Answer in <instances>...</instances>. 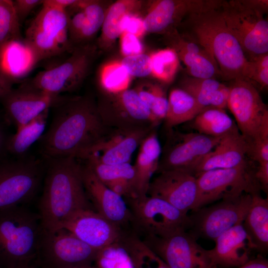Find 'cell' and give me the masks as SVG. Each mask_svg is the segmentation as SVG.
Here are the masks:
<instances>
[{
    "mask_svg": "<svg viewBox=\"0 0 268 268\" xmlns=\"http://www.w3.org/2000/svg\"><path fill=\"white\" fill-rule=\"evenodd\" d=\"M54 108L50 126L40 139L45 158L80 159L108 128L90 96L64 97Z\"/></svg>",
    "mask_w": 268,
    "mask_h": 268,
    "instance_id": "6da1fadb",
    "label": "cell"
},
{
    "mask_svg": "<svg viewBox=\"0 0 268 268\" xmlns=\"http://www.w3.org/2000/svg\"><path fill=\"white\" fill-rule=\"evenodd\" d=\"M221 4L218 7L189 15L177 29L213 57L223 80L249 79L252 62L246 59L239 42L227 27Z\"/></svg>",
    "mask_w": 268,
    "mask_h": 268,
    "instance_id": "7a4b0ae2",
    "label": "cell"
},
{
    "mask_svg": "<svg viewBox=\"0 0 268 268\" xmlns=\"http://www.w3.org/2000/svg\"><path fill=\"white\" fill-rule=\"evenodd\" d=\"M45 159V176L38 214L42 228L54 230L77 211L94 208L84 187L82 165L76 159Z\"/></svg>",
    "mask_w": 268,
    "mask_h": 268,
    "instance_id": "3957f363",
    "label": "cell"
},
{
    "mask_svg": "<svg viewBox=\"0 0 268 268\" xmlns=\"http://www.w3.org/2000/svg\"><path fill=\"white\" fill-rule=\"evenodd\" d=\"M41 230L38 213L23 205L0 211V268L34 265Z\"/></svg>",
    "mask_w": 268,
    "mask_h": 268,
    "instance_id": "277c9868",
    "label": "cell"
},
{
    "mask_svg": "<svg viewBox=\"0 0 268 268\" xmlns=\"http://www.w3.org/2000/svg\"><path fill=\"white\" fill-rule=\"evenodd\" d=\"M221 9L248 61L268 53V0H222Z\"/></svg>",
    "mask_w": 268,
    "mask_h": 268,
    "instance_id": "5b68a950",
    "label": "cell"
},
{
    "mask_svg": "<svg viewBox=\"0 0 268 268\" xmlns=\"http://www.w3.org/2000/svg\"><path fill=\"white\" fill-rule=\"evenodd\" d=\"M124 200L132 215V231L138 237L165 236L191 226L188 213L162 199L146 195Z\"/></svg>",
    "mask_w": 268,
    "mask_h": 268,
    "instance_id": "8992f818",
    "label": "cell"
},
{
    "mask_svg": "<svg viewBox=\"0 0 268 268\" xmlns=\"http://www.w3.org/2000/svg\"><path fill=\"white\" fill-rule=\"evenodd\" d=\"M255 162L250 160L237 167L208 170L196 175L199 196L192 211L217 201L260 192L261 189L255 177L257 167Z\"/></svg>",
    "mask_w": 268,
    "mask_h": 268,
    "instance_id": "52a82bcc",
    "label": "cell"
},
{
    "mask_svg": "<svg viewBox=\"0 0 268 268\" xmlns=\"http://www.w3.org/2000/svg\"><path fill=\"white\" fill-rule=\"evenodd\" d=\"M227 101L251 153L260 141L268 139V110L254 83L247 78L231 81Z\"/></svg>",
    "mask_w": 268,
    "mask_h": 268,
    "instance_id": "ba28073f",
    "label": "cell"
},
{
    "mask_svg": "<svg viewBox=\"0 0 268 268\" xmlns=\"http://www.w3.org/2000/svg\"><path fill=\"white\" fill-rule=\"evenodd\" d=\"M97 54V45L91 43L75 46L65 61L39 71L27 82L54 96L73 91L89 74Z\"/></svg>",
    "mask_w": 268,
    "mask_h": 268,
    "instance_id": "9c48e42d",
    "label": "cell"
},
{
    "mask_svg": "<svg viewBox=\"0 0 268 268\" xmlns=\"http://www.w3.org/2000/svg\"><path fill=\"white\" fill-rule=\"evenodd\" d=\"M98 251L64 228H42L36 263L41 268L88 267L92 266Z\"/></svg>",
    "mask_w": 268,
    "mask_h": 268,
    "instance_id": "30bf717a",
    "label": "cell"
},
{
    "mask_svg": "<svg viewBox=\"0 0 268 268\" xmlns=\"http://www.w3.org/2000/svg\"><path fill=\"white\" fill-rule=\"evenodd\" d=\"M45 170L40 159L26 156L0 164V211L23 205L36 195Z\"/></svg>",
    "mask_w": 268,
    "mask_h": 268,
    "instance_id": "8fae6325",
    "label": "cell"
},
{
    "mask_svg": "<svg viewBox=\"0 0 268 268\" xmlns=\"http://www.w3.org/2000/svg\"><path fill=\"white\" fill-rule=\"evenodd\" d=\"M141 241L170 268H216L209 258L208 250L197 242L187 230L165 236L139 237Z\"/></svg>",
    "mask_w": 268,
    "mask_h": 268,
    "instance_id": "7c38bea8",
    "label": "cell"
},
{
    "mask_svg": "<svg viewBox=\"0 0 268 268\" xmlns=\"http://www.w3.org/2000/svg\"><path fill=\"white\" fill-rule=\"evenodd\" d=\"M251 201V194H244L204 206L189 215L192 225L189 232L199 237L215 241L232 227L243 224Z\"/></svg>",
    "mask_w": 268,
    "mask_h": 268,
    "instance_id": "4fadbf2b",
    "label": "cell"
},
{
    "mask_svg": "<svg viewBox=\"0 0 268 268\" xmlns=\"http://www.w3.org/2000/svg\"><path fill=\"white\" fill-rule=\"evenodd\" d=\"M96 103L101 120L107 127L130 129L157 127L149 109L134 88L116 93L101 92Z\"/></svg>",
    "mask_w": 268,
    "mask_h": 268,
    "instance_id": "5bb4252c",
    "label": "cell"
},
{
    "mask_svg": "<svg viewBox=\"0 0 268 268\" xmlns=\"http://www.w3.org/2000/svg\"><path fill=\"white\" fill-rule=\"evenodd\" d=\"M168 132L156 173L169 170L193 172L201 159L219 142L222 137H213L199 133Z\"/></svg>",
    "mask_w": 268,
    "mask_h": 268,
    "instance_id": "9a60e30c",
    "label": "cell"
},
{
    "mask_svg": "<svg viewBox=\"0 0 268 268\" xmlns=\"http://www.w3.org/2000/svg\"><path fill=\"white\" fill-rule=\"evenodd\" d=\"M155 129H123L108 127L80 159H92L109 165L130 163L133 153L146 135Z\"/></svg>",
    "mask_w": 268,
    "mask_h": 268,
    "instance_id": "2e32d148",
    "label": "cell"
},
{
    "mask_svg": "<svg viewBox=\"0 0 268 268\" xmlns=\"http://www.w3.org/2000/svg\"><path fill=\"white\" fill-rule=\"evenodd\" d=\"M222 0H155L143 17L146 33L163 34L177 29L189 15L217 7Z\"/></svg>",
    "mask_w": 268,
    "mask_h": 268,
    "instance_id": "e0dca14e",
    "label": "cell"
},
{
    "mask_svg": "<svg viewBox=\"0 0 268 268\" xmlns=\"http://www.w3.org/2000/svg\"><path fill=\"white\" fill-rule=\"evenodd\" d=\"M157 173L149 183L147 195L162 199L184 213L192 210L199 196L196 177L181 170Z\"/></svg>",
    "mask_w": 268,
    "mask_h": 268,
    "instance_id": "ac0fdd59",
    "label": "cell"
},
{
    "mask_svg": "<svg viewBox=\"0 0 268 268\" xmlns=\"http://www.w3.org/2000/svg\"><path fill=\"white\" fill-rule=\"evenodd\" d=\"M64 228L97 250L121 241L126 232L92 209L73 213L58 228Z\"/></svg>",
    "mask_w": 268,
    "mask_h": 268,
    "instance_id": "d6986e66",
    "label": "cell"
},
{
    "mask_svg": "<svg viewBox=\"0 0 268 268\" xmlns=\"http://www.w3.org/2000/svg\"><path fill=\"white\" fill-rule=\"evenodd\" d=\"M64 98L45 93L26 82L12 89L1 99L6 117L17 129L54 107Z\"/></svg>",
    "mask_w": 268,
    "mask_h": 268,
    "instance_id": "ffe728a7",
    "label": "cell"
},
{
    "mask_svg": "<svg viewBox=\"0 0 268 268\" xmlns=\"http://www.w3.org/2000/svg\"><path fill=\"white\" fill-rule=\"evenodd\" d=\"M84 187L94 209L125 231L132 230V215L124 199L100 181L85 164L82 165Z\"/></svg>",
    "mask_w": 268,
    "mask_h": 268,
    "instance_id": "44dd1931",
    "label": "cell"
},
{
    "mask_svg": "<svg viewBox=\"0 0 268 268\" xmlns=\"http://www.w3.org/2000/svg\"><path fill=\"white\" fill-rule=\"evenodd\" d=\"M215 246L208 250L213 265L219 268H236L250 260L255 246L243 224L229 229L215 240Z\"/></svg>",
    "mask_w": 268,
    "mask_h": 268,
    "instance_id": "7402d4cb",
    "label": "cell"
},
{
    "mask_svg": "<svg viewBox=\"0 0 268 268\" xmlns=\"http://www.w3.org/2000/svg\"><path fill=\"white\" fill-rule=\"evenodd\" d=\"M250 160H253L250 146L237 129L221 137L197 165L193 175L196 176L208 170L237 167Z\"/></svg>",
    "mask_w": 268,
    "mask_h": 268,
    "instance_id": "603a6c76",
    "label": "cell"
},
{
    "mask_svg": "<svg viewBox=\"0 0 268 268\" xmlns=\"http://www.w3.org/2000/svg\"><path fill=\"white\" fill-rule=\"evenodd\" d=\"M41 60L24 40H12L0 46V72L14 82L26 76Z\"/></svg>",
    "mask_w": 268,
    "mask_h": 268,
    "instance_id": "cb8c5ba5",
    "label": "cell"
},
{
    "mask_svg": "<svg viewBox=\"0 0 268 268\" xmlns=\"http://www.w3.org/2000/svg\"><path fill=\"white\" fill-rule=\"evenodd\" d=\"M161 150L155 129H154L140 143L135 164L133 165L135 172L134 197L147 195L149 183L158 169Z\"/></svg>",
    "mask_w": 268,
    "mask_h": 268,
    "instance_id": "d4e9b609",
    "label": "cell"
},
{
    "mask_svg": "<svg viewBox=\"0 0 268 268\" xmlns=\"http://www.w3.org/2000/svg\"><path fill=\"white\" fill-rule=\"evenodd\" d=\"M85 161L97 178L114 192L124 199L134 196L135 172L131 163L109 165L92 159Z\"/></svg>",
    "mask_w": 268,
    "mask_h": 268,
    "instance_id": "484cf974",
    "label": "cell"
},
{
    "mask_svg": "<svg viewBox=\"0 0 268 268\" xmlns=\"http://www.w3.org/2000/svg\"><path fill=\"white\" fill-rule=\"evenodd\" d=\"M40 10L29 24L55 40L64 52L70 51L68 34V15L67 10L48 3L43 0Z\"/></svg>",
    "mask_w": 268,
    "mask_h": 268,
    "instance_id": "4316f807",
    "label": "cell"
},
{
    "mask_svg": "<svg viewBox=\"0 0 268 268\" xmlns=\"http://www.w3.org/2000/svg\"><path fill=\"white\" fill-rule=\"evenodd\" d=\"M143 2L138 0H118L107 8L97 46L107 51L114 45L121 34V23L124 16L130 13H139Z\"/></svg>",
    "mask_w": 268,
    "mask_h": 268,
    "instance_id": "83f0119b",
    "label": "cell"
},
{
    "mask_svg": "<svg viewBox=\"0 0 268 268\" xmlns=\"http://www.w3.org/2000/svg\"><path fill=\"white\" fill-rule=\"evenodd\" d=\"M243 226L256 249L266 252L268 249V199L260 192L251 194V201Z\"/></svg>",
    "mask_w": 268,
    "mask_h": 268,
    "instance_id": "f1b7e54d",
    "label": "cell"
},
{
    "mask_svg": "<svg viewBox=\"0 0 268 268\" xmlns=\"http://www.w3.org/2000/svg\"><path fill=\"white\" fill-rule=\"evenodd\" d=\"M201 111L193 96L180 87L174 88L168 97V108L163 121L165 128L168 131L177 125L192 121Z\"/></svg>",
    "mask_w": 268,
    "mask_h": 268,
    "instance_id": "f546056e",
    "label": "cell"
},
{
    "mask_svg": "<svg viewBox=\"0 0 268 268\" xmlns=\"http://www.w3.org/2000/svg\"><path fill=\"white\" fill-rule=\"evenodd\" d=\"M192 121L197 133L213 137H222L238 129L225 109L217 108H206Z\"/></svg>",
    "mask_w": 268,
    "mask_h": 268,
    "instance_id": "4dcf8cb0",
    "label": "cell"
},
{
    "mask_svg": "<svg viewBox=\"0 0 268 268\" xmlns=\"http://www.w3.org/2000/svg\"><path fill=\"white\" fill-rule=\"evenodd\" d=\"M48 111H45L29 123L17 128L15 134L8 138L6 150L19 158L26 156L31 146L43 134Z\"/></svg>",
    "mask_w": 268,
    "mask_h": 268,
    "instance_id": "1f68e13d",
    "label": "cell"
},
{
    "mask_svg": "<svg viewBox=\"0 0 268 268\" xmlns=\"http://www.w3.org/2000/svg\"><path fill=\"white\" fill-rule=\"evenodd\" d=\"M134 89L149 109L154 124L158 126L164 121L168 108V97L163 87L156 83L143 82Z\"/></svg>",
    "mask_w": 268,
    "mask_h": 268,
    "instance_id": "d6a6232c",
    "label": "cell"
},
{
    "mask_svg": "<svg viewBox=\"0 0 268 268\" xmlns=\"http://www.w3.org/2000/svg\"><path fill=\"white\" fill-rule=\"evenodd\" d=\"M122 243L131 259L134 268H170L135 233L127 234Z\"/></svg>",
    "mask_w": 268,
    "mask_h": 268,
    "instance_id": "836d02e7",
    "label": "cell"
},
{
    "mask_svg": "<svg viewBox=\"0 0 268 268\" xmlns=\"http://www.w3.org/2000/svg\"><path fill=\"white\" fill-rule=\"evenodd\" d=\"M103 3L100 0H78L77 5L83 11L86 21L77 46L91 43L98 30L101 29L108 7L105 8Z\"/></svg>",
    "mask_w": 268,
    "mask_h": 268,
    "instance_id": "e575fe53",
    "label": "cell"
},
{
    "mask_svg": "<svg viewBox=\"0 0 268 268\" xmlns=\"http://www.w3.org/2000/svg\"><path fill=\"white\" fill-rule=\"evenodd\" d=\"M150 56L151 75L163 83H171L180 67V61L176 52L168 47L154 52Z\"/></svg>",
    "mask_w": 268,
    "mask_h": 268,
    "instance_id": "d590c367",
    "label": "cell"
},
{
    "mask_svg": "<svg viewBox=\"0 0 268 268\" xmlns=\"http://www.w3.org/2000/svg\"><path fill=\"white\" fill-rule=\"evenodd\" d=\"M131 76L120 61H113L104 65L99 74L102 92L116 93L129 88Z\"/></svg>",
    "mask_w": 268,
    "mask_h": 268,
    "instance_id": "8d00e7d4",
    "label": "cell"
},
{
    "mask_svg": "<svg viewBox=\"0 0 268 268\" xmlns=\"http://www.w3.org/2000/svg\"><path fill=\"white\" fill-rule=\"evenodd\" d=\"M94 263L96 268H134L121 241L99 250Z\"/></svg>",
    "mask_w": 268,
    "mask_h": 268,
    "instance_id": "74e56055",
    "label": "cell"
},
{
    "mask_svg": "<svg viewBox=\"0 0 268 268\" xmlns=\"http://www.w3.org/2000/svg\"><path fill=\"white\" fill-rule=\"evenodd\" d=\"M20 25L13 0H0V46L10 41L22 39Z\"/></svg>",
    "mask_w": 268,
    "mask_h": 268,
    "instance_id": "f35d334b",
    "label": "cell"
},
{
    "mask_svg": "<svg viewBox=\"0 0 268 268\" xmlns=\"http://www.w3.org/2000/svg\"><path fill=\"white\" fill-rule=\"evenodd\" d=\"M120 62L131 77H145L151 75L150 55L142 53L124 57Z\"/></svg>",
    "mask_w": 268,
    "mask_h": 268,
    "instance_id": "ab89813d",
    "label": "cell"
},
{
    "mask_svg": "<svg viewBox=\"0 0 268 268\" xmlns=\"http://www.w3.org/2000/svg\"><path fill=\"white\" fill-rule=\"evenodd\" d=\"M251 62L252 69L250 80L259 84L262 88H267L268 85V56H261Z\"/></svg>",
    "mask_w": 268,
    "mask_h": 268,
    "instance_id": "60d3db41",
    "label": "cell"
},
{
    "mask_svg": "<svg viewBox=\"0 0 268 268\" xmlns=\"http://www.w3.org/2000/svg\"><path fill=\"white\" fill-rule=\"evenodd\" d=\"M139 13H130L125 15L121 23L120 29L122 32H128L140 38L146 33L143 17Z\"/></svg>",
    "mask_w": 268,
    "mask_h": 268,
    "instance_id": "b9f144b4",
    "label": "cell"
},
{
    "mask_svg": "<svg viewBox=\"0 0 268 268\" xmlns=\"http://www.w3.org/2000/svg\"><path fill=\"white\" fill-rule=\"evenodd\" d=\"M120 51L123 57L143 53V47L140 38L128 32H122L120 36Z\"/></svg>",
    "mask_w": 268,
    "mask_h": 268,
    "instance_id": "7bdbcfd3",
    "label": "cell"
},
{
    "mask_svg": "<svg viewBox=\"0 0 268 268\" xmlns=\"http://www.w3.org/2000/svg\"><path fill=\"white\" fill-rule=\"evenodd\" d=\"M43 0H13V6L21 24L37 6L42 4Z\"/></svg>",
    "mask_w": 268,
    "mask_h": 268,
    "instance_id": "ee69618b",
    "label": "cell"
},
{
    "mask_svg": "<svg viewBox=\"0 0 268 268\" xmlns=\"http://www.w3.org/2000/svg\"><path fill=\"white\" fill-rule=\"evenodd\" d=\"M255 177L261 190L267 192L268 189V162L258 163L255 172Z\"/></svg>",
    "mask_w": 268,
    "mask_h": 268,
    "instance_id": "f6af8a7d",
    "label": "cell"
},
{
    "mask_svg": "<svg viewBox=\"0 0 268 268\" xmlns=\"http://www.w3.org/2000/svg\"><path fill=\"white\" fill-rule=\"evenodd\" d=\"M236 268H268V261L261 255H258L257 258Z\"/></svg>",
    "mask_w": 268,
    "mask_h": 268,
    "instance_id": "bcb514c9",
    "label": "cell"
},
{
    "mask_svg": "<svg viewBox=\"0 0 268 268\" xmlns=\"http://www.w3.org/2000/svg\"><path fill=\"white\" fill-rule=\"evenodd\" d=\"M12 81L8 77L0 72V98H2L12 88Z\"/></svg>",
    "mask_w": 268,
    "mask_h": 268,
    "instance_id": "7dc6e473",
    "label": "cell"
},
{
    "mask_svg": "<svg viewBox=\"0 0 268 268\" xmlns=\"http://www.w3.org/2000/svg\"><path fill=\"white\" fill-rule=\"evenodd\" d=\"M77 0H45L49 4L58 8L67 10L73 6L77 1Z\"/></svg>",
    "mask_w": 268,
    "mask_h": 268,
    "instance_id": "c3c4849f",
    "label": "cell"
},
{
    "mask_svg": "<svg viewBox=\"0 0 268 268\" xmlns=\"http://www.w3.org/2000/svg\"><path fill=\"white\" fill-rule=\"evenodd\" d=\"M8 138L6 137L4 130L0 121V155L6 150V143Z\"/></svg>",
    "mask_w": 268,
    "mask_h": 268,
    "instance_id": "681fc988",
    "label": "cell"
},
{
    "mask_svg": "<svg viewBox=\"0 0 268 268\" xmlns=\"http://www.w3.org/2000/svg\"><path fill=\"white\" fill-rule=\"evenodd\" d=\"M16 268H35L34 265L22 266Z\"/></svg>",
    "mask_w": 268,
    "mask_h": 268,
    "instance_id": "f907efd6",
    "label": "cell"
},
{
    "mask_svg": "<svg viewBox=\"0 0 268 268\" xmlns=\"http://www.w3.org/2000/svg\"><path fill=\"white\" fill-rule=\"evenodd\" d=\"M96 268L95 267L90 266L88 267H84V268Z\"/></svg>",
    "mask_w": 268,
    "mask_h": 268,
    "instance_id": "816d5d0a",
    "label": "cell"
}]
</instances>
